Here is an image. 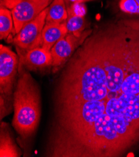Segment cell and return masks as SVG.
Masks as SVG:
<instances>
[{"instance_id": "6da1fadb", "label": "cell", "mask_w": 139, "mask_h": 157, "mask_svg": "<svg viewBox=\"0 0 139 157\" xmlns=\"http://www.w3.org/2000/svg\"><path fill=\"white\" fill-rule=\"evenodd\" d=\"M13 126L24 139L37 128L41 117V100L39 86L33 77L21 71L13 97Z\"/></svg>"}, {"instance_id": "7a4b0ae2", "label": "cell", "mask_w": 139, "mask_h": 157, "mask_svg": "<svg viewBox=\"0 0 139 157\" xmlns=\"http://www.w3.org/2000/svg\"><path fill=\"white\" fill-rule=\"evenodd\" d=\"M50 0H2V6L10 10L14 31L18 33L22 28L48 8Z\"/></svg>"}, {"instance_id": "3957f363", "label": "cell", "mask_w": 139, "mask_h": 157, "mask_svg": "<svg viewBox=\"0 0 139 157\" xmlns=\"http://www.w3.org/2000/svg\"><path fill=\"white\" fill-rule=\"evenodd\" d=\"M49 7L42 11L31 21L25 25L14 38V43L19 48L30 50L42 46V33Z\"/></svg>"}, {"instance_id": "277c9868", "label": "cell", "mask_w": 139, "mask_h": 157, "mask_svg": "<svg viewBox=\"0 0 139 157\" xmlns=\"http://www.w3.org/2000/svg\"><path fill=\"white\" fill-rule=\"evenodd\" d=\"M18 56L8 47L0 46V86L1 94L10 101L12 90L16 73Z\"/></svg>"}, {"instance_id": "5b68a950", "label": "cell", "mask_w": 139, "mask_h": 157, "mask_svg": "<svg viewBox=\"0 0 139 157\" xmlns=\"http://www.w3.org/2000/svg\"><path fill=\"white\" fill-rule=\"evenodd\" d=\"M92 31H86L84 36L77 37L73 34L68 33L63 38L58 41L51 50L53 57V65L60 66L66 61L75 52V49L84 41Z\"/></svg>"}, {"instance_id": "8992f818", "label": "cell", "mask_w": 139, "mask_h": 157, "mask_svg": "<svg viewBox=\"0 0 139 157\" xmlns=\"http://www.w3.org/2000/svg\"><path fill=\"white\" fill-rule=\"evenodd\" d=\"M68 33L66 21L63 23H46L42 30V46L51 52L53 46Z\"/></svg>"}, {"instance_id": "52a82bcc", "label": "cell", "mask_w": 139, "mask_h": 157, "mask_svg": "<svg viewBox=\"0 0 139 157\" xmlns=\"http://www.w3.org/2000/svg\"><path fill=\"white\" fill-rule=\"evenodd\" d=\"M53 57L50 51L42 47L28 50L24 55L23 63L31 68H40L53 65Z\"/></svg>"}, {"instance_id": "ba28073f", "label": "cell", "mask_w": 139, "mask_h": 157, "mask_svg": "<svg viewBox=\"0 0 139 157\" xmlns=\"http://www.w3.org/2000/svg\"><path fill=\"white\" fill-rule=\"evenodd\" d=\"M68 13L66 26L68 33L73 34L77 37L81 36L85 27L84 13L78 11L74 5L68 9Z\"/></svg>"}, {"instance_id": "9c48e42d", "label": "cell", "mask_w": 139, "mask_h": 157, "mask_svg": "<svg viewBox=\"0 0 139 157\" xmlns=\"http://www.w3.org/2000/svg\"><path fill=\"white\" fill-rule=\"evenodd\" d=\"M68 17L64 0H54L49 7L46 23H63Z\"/></svg>"}, {"instance_id": "30bf717a", "label": "cell", "mask_w": 139, "mask_h": 157, "mask_svg": "<svg viewBox=\"0 0 139 157\" xmlns=\"http://www.w3.org/2000/svg\"><path fill=\"white\" fill-rule=\"evenodd\" d=\"M20 153L9 135V132L3 126L2 123L1 142H0V156L1 157H17Z\"/></svg>"}, {"instance_id": "8fae6325", "label": "cell", "mask_w": 139, "mask_h": 157, "mask_svg": "<svg viewBox=\"0 0 139 157\" xmlns=\"http://www.w3.org/2000/svg\"><path fill=\"white\" fill-rule=\"evenodd\" d=\"M13 19L11 11L2 6L0 10V38H6L11 32L13 26Z\"/></svg>"}, {"instance_id": "7c38bea8", "label": "cell", "mask_w": 139, "mask_h": 157, "mask_svg": "<svg viewBox=\"0 0 139 157\" xmlns=\"http://www.w3.org/2000/svg\"><path fill=\"white\" fill-rule=\"evenodd\" d=\"M119 7L123 12L139 15V0H120Z\"/></svg>"}, {"instance_id": "4fadbf2b", "label": "cell", "mask_w": 139, "mask_h": 157, "mask_svg": "<svg viewBox=\"0 0 139 157\" xmlns=\"http://www.w3.org/2000/svg\"><path fill=\"white\" fill-rule=\"evenodd\" d=\"M87 1H90V0H81L82 2H87Z\"/></svg>"}, {"instance_id": "5bb4252c", "label": "cell", "mask_w": 139, "mask_h": 157, "mask_svg": "<svg viewBox=\"0 0 139 157\" xmlns=\"http://www.w3.org/2000/svg\"><path fill=\"white\" fill-rule=\"evenodd\" d=\"M66 1H68V0H66Z\"/></svg>"}]
</instances>
